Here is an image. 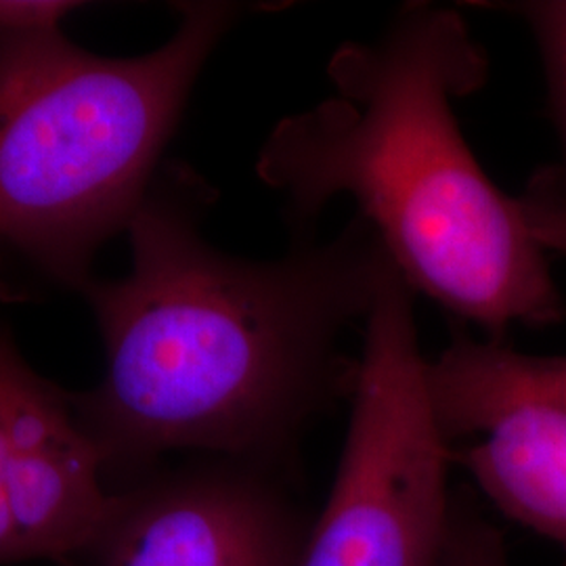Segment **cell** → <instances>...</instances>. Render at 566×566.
Listing matches in <instances>:
<instances>
[{"instance_id": "obj_1", "label": "cell", "mask_w": 566, "mask_h": 566, "mask_svg": "<svg viewBox=\"0 0 566 566\" xmlns=\"http://www.w3.org/2000/svg\"><path fill=\"white\" fill-rule=\"evenodd\" d=\"M212 198L185 166L164 168L126 229L128 275L82 290L107 369L74 407L109 491L175 453L277 468L325 405L350 392L357 359L344 338L364 327L392 269L374 229L355 217L327 242L248 261L203 240Z\"/></svg>"}, {"instance_id": "obj_2", "label": "cell", "mask_w": 566, "mask_h": 566, "mask_svg": "<svg viewBox=\"0 0 566 566\" xmlns=\"http://www.w3.org/2000/svg\"><path fill=\"white\" fill-rule=\"evenodd\" d=\"M327 78L332 95L277 122L256 163L296 243L313 242L325 208L350 198L413 294L483 327L491 343L514 325L563 324L546 250L453 109L489 78L462 13L405 4L371 41L340 44Z\"/></svg>"}, {"instance_id": "obj_3", "label": "cell", "mask_w": 566, "mask_h": 566, "mask_svg": "<svg viewBox=\"0 0 566 566\" xmlns=\"http://www.w3.org/2000/svg\"><path fill=\"white\" fill-rule=\"evenodd\" d=\"M238 15L231 2H182L175 34L126 60L91 55L61 30L0 36V290L11 271L84 290Z\"/></svg>"}, {"instance_id": "obj_4", "label": "cell", "mask_w": 566, "mask_h": 566, "mask_svg": "<svg viewBox=\"0 0 566 566\" xmlns=\"http://www.w3.org/2000/svg\"><path fill=\"white\" fill-rule=\"evenodd\" d=\"M343 453L296 566H439L455 500L416 294L392 266L361 327Z\"/></svg>"}, {"instance_id": "obj_5", "label": "cell", "mask_w": 566, "mask_h": 566, "mask_svg": "<svg viewBox=\"0 0 566 566\" xmlns=\"http://www.w3.org/2000/svg\"><path fill=\"white\" fill-rule=\"evenodd\" d=\"M277 468L200 458L112 495L97 566H296L311 521Z\"/></svg>"}, {"instance_id": "obj_6", "label": "cell", "mask_w": 566, "mask_h": 566, "mask_svg": "<svg viewBox=\"0 0 566 566\" xmlns=\"http://www.w3.org/2000/svg\"><path fill=\"white\" fill-rule=\"evenodd\" d=\"M109 504L74 395L36 374L0 325V566L86 552Z\"/></svg>"}, {"instance_id": "obj_7", "label": "cell", "mask_w": 566, "mask_h": 566, "mask_svg": "<svg viewBox=\"0 0 566 566\" xmlns=\"http://www.w3.org/2000/svg\"><path fill=\"white\" fill-rule=\"evenodd\" d=\"M458 462L504 516L566 549V411L514 407L476 434Z\"/></svg>"}, {"instance_id": "obj_8", "label": "cell", "mask_w": 566, "mask_h": 566, "mask_svg": "<svg viewBox=\"0 0 566 566\" xmlns=\"http://www.w3.org/2000/svg\"><path fill=\"white\" fill-rule=\"evenodd\" d=\"M430 390L449 441L476 437L514 407L566 411V355H526L502 343L455 336L430 361Z\"/></svg>"}, {"instance_id": "obj_9", "label": "cell", "mask_w": 566, "mask_h": 566, "mask_svg": "<svg viewBox=\"0 0 566 566\" xmlns=\"http://www.w3.org/2000/svg\"><path fill=\"white\" fill-rule=\"evenodd\" d=\"M531 25L546 67L549 107L560 139V160L544 166L526 187L566 203V0L502 4Z\"/></svg>"}, {"instance_id": "obj_10", "label": "cell", "mask_w": 566, "mask_h": 566, "mask_svg": "<svg viewBox=\"0 0 566 566\" xmlns=\"http://www.w3.org/2000/svg\"><path fill=\"white\" fill-rule=\"evenodd\" d=\"M439 566H512L502 533L470 507L453 504Z\"/></svg>"}, {"instance_id": "obj_11", "label": "cell", "mask_w": 566, "mask_h": 566, "mask_svg": "<svg viewBox=\"0 0 566 566\" xmlns=\"http://www.w3.org/2000/svg\"><path fill=\"white\" fill-rule=\"evenodd\" d=\"M76 2H0V36H28L61 30Z\"/></svg>"}, {"instance_id": "obj_12", "label": "cell", "mask_w": 566, "mask_h": 566, "mask_svg": "<svg viewBox=\"0 0 566 566\" xmlns=\"http://www.w3.org/2000/svg\"><path fill=\"white\" fill-rule=\"evenodd\" d=\"M526 227L544 250L566 254V203L526 187L518 198Z\"/></svg>"}]
</instances>
